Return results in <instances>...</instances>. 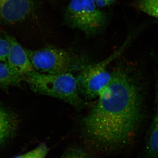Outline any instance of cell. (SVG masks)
<instances>
[{
    "label": "cell",
    "instance_id": "obj_1",
    "mask_svg": "<svg viewBox=\"0 0 158 158\" xmlns=\"http://www.w3.org/2000/svg\"><path fill=\"white\" fill-rule=\"evenodd\" d=\"M142 95L133 77L125 71L116 69L99 94L96 105L83 119L85 135L103 146H116L126 142L142 119Z\"/></svg>",
    "mask_w": 158,
    "mask_h": 158
},
{
    "label": "cell",
    "instance_id": "obj_2",
    "mask_svg": "<svg viewBox=\"0 0 158 158\" xmlns=\"http://www.w3.org/2000/svg\"><path fill=\"white\" fill-rule=\"evenodd\" d=\"M24 81L35 93L60 99L78 109L85 106L73 73L48 74L34 71Z\"/></svg>",
    "mask_w": 158,
    "mask_h": 158
},
{
    "label": "cell",
    "instance_id": "obj_3",
    "mask_svg": "<svg viewBox=\"0 0 158 158\" xmlns=\"http://www.w3.org/2000/svg\"><path fill=\"white\" fill-rule=\"evenodd\" d=\"M35 71L48 74L80 71L87 65L81 57L67 50L47 46L38 50L26 49Z\"/></svg>",
    "mask_w": 158,
    "mask_h": 158
},
{
    "label": "cell",
    "instance_id": "obj_4",
    "mask_svg": "<svg viewBox=\"0 0 158 158\" xmlns=\"http://www.w3.org/2000/svg\"><path fill=\"white\" fill-rule=\"evenodd\" d=\"M109 19V14L98 8L93 0H71L63 12V19L67 26L88 36L101 32Z\"/></svg>",
    "mask_w": 158,
    "mask_h": 158
},
{
    "label": "cell",
    "instance_id": "obj_5",
    "mask_svg": "<svg viewBox=\"0 0 158 158\" xmlns=\"http://www.w3.org/2000/svg\"><path fill=\"white\" fill-rule=\"evenodd\" d=\"M128 42L127 40L118 50L106 59L98 63L87 64L78 72L76 79L80 94L90 99L98 98L112 78V73L107 69L108 65L123 52Z\"/></svg>",
    "mask_w": 158,
    "mask_h": 158
},
{
    "label": "cell",
    "instance_id": "obj_6",
    "mask_svg": "<svg viewBox=\"0 0 158 158\" xmlns=\"http://www.w3.org/2000/svg\"><path fill=\"white\" fill-rule=\"evenodd\" d=\"M34 7L33 0H0V22H20L28 17Z\"/></svg>",
    "mask_w": 158,
    "mask_h": 158
},
{
    "label": "cell",
    "instance_id": "obj_7",
    "mask_svg": "<svg viewBox=\"0 0 158 158\" xmlns=\"http://www.w3.org/2000/svg\"><path fill=\"white\" fill-rule=\"evenodd\" d=\"M11 43V48L6 62L15 73L23 79L35 71L26 49L23 48L16 40L7 35Z\"/></svg>",
    "mask_w": 158,
    "mask_h": 158
},
{
    "label": "cell",
    "instance_id": "obj_8",
    "mask_svg": "<svg viewBox=\"0 0 158 158\" xmlns=\"http://www.w3.org/2000/svg\"><path fill=\"white\" fill-rule=\"evenodd\" d=\"M17 124L15 116L0 105V146L14 133Z\"/></svg>",
    "mask_w": 158,
    "mask_h": 158
},
{
    "label": "cell",
    "instance_id": "obj_9",
    "mask_svg": "<svg viewBox=\"0 0 158 158\" xmlns=\"http://www.w3.org/2000/svg\"><path fill=\"white\" fill-rule=\"evenodd\" d=\"M146 152L152 158L158 157V111L151 125L147 138Z\"/></svg>",
    "mask_w": 158,
    "mask_h": 158
},
{
    "label": "cell",
    "instance_id": "obj_10",
    "mask_svg": "<svg viewBox=\"0 0 158 158\" xmlns=\"http://www.w3.org/2000/svg\"><path fill=\"white\" fill-rule=\"evenodd\" d=\"M23 79L15 73L6 62H0V88L20 85Z\"/></svg>",
    "mask_w": 158,
    "mask_h": 158
},
{
    "label": "cell",
    "instance_id": "obj_11",
    "mask_svg": "<svg viewBox=\"0 0 158 158\" xmlns=\"http://www.w3.org/2000/svg\"><path fill=\"white\" fill-rule=\"evenodd\" d=\"M133 6L158 20V0H135Z\"/></svg>",
    "mask_w": 158,
    "mask_h": 158
},
{
    "label": "cell",
    "instance_id": "obj_12",
    "mask_svg": "<svg viewBox=\"0 0 158 158\" xmlns=\"http://www.w3.org/2000/svg\"><path fill=\"white\" fill-rule=\"evenodd\" d=\"M49 148L44 144H42L36 148L15 158H45Z\"/></svg>",
    "mask_w": 158,
    "mask_h": 158
},
{
    "label": "cell",
    "instance_id": "obj_13",
    "mask_svg": "<svg viewBox=\"0 0 158 158\" xmlns=\"http://www.w3.org/2000/svg\"><path fill=\"white\" fill-rule=\"evenodd\" d=\"M11 48L7 35H0V62H6Z\"/></svg>",
    "mask_w": 158,
    "mask_h": 158
},
{
    "label": "cell",
    "instance_id": "obj_14",
    "mask_svg": "<svg viewBox=\"0 0 158 158\" xmlns=\"http://www.w3.org/2000/svg\"><path fill=\"white\" fill-rule=\"evenodd\" d=\"M60 158H90L88 153L80 148H73L65 152Z\"/></svg>",
    "mask_w": 158,
    "mask_h": 158
},
{
    "label": "cell",
    "instance_id": "obj_15",
    "mask_svg": "<svg viewBox=\"0 0 158 158\" xmlns=\"http://www.w3.org/2000/svg\"><path fill=\"white\" fill-rule=\"evenodd\" d=\"M96 6L99 9L112 6L116 0H93Z\"/></svg>",
    "mask_w": 158,
    "mask_h": 158
},
{
    "label": "cell",
    "instance_id": "obj_16",
    "mask_svg": "<svg viewBox=\"0 0 158 158\" xmlns=\"http://www.w3.org/2000/svg\"><path fill=\"white\" fill-rule=\"evenodd\" d=\"M156 102L158 111V75L157 79L156 85Z\"/></svg>",
    "mask_w": 158,
    "mask_h": 158
}]
</instances>
